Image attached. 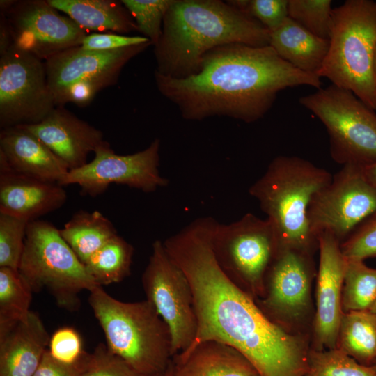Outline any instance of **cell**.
Listing matches in <instances>:
<instances>
[{
	"mask_svg": "<svg viewBox=\"0 0 376 376\" xmlns=\"http://www.w3.org/2000/svg\"><path fill=\"white\" fill-rule=\"evenodd\" d=\"M217 223L200 217L163 241L193 294L197 331L184 352L214 340L240 352L260 376H304L308 353L303 341L270 320L218 264L212 247Z\"/></svg>",
	"mask_w": 376,
	"mask_h": 376,
	"instance_id": "6da1fadb",
	"label": "cell"
},
{
	"mask_svg": "<svg viewBox=\"0 0 376 376\" xmlns=\"http://www.w3.org/2000/svg\"><path fill=\"white\" fill-rule=\"evenodd\" d=\"M154 77L159 93L188 120L226 116L255 122L271 109L281 91L322 86L320 77L295 68L271 46L240 43L208 52L194 75L176 79L155 72Z\"/></svg>",
	"mask_w": 376,
	"mask_h": 376,
	"instance_id": "7a4b0ae2",
	"label": "cell"
},
{
	"mask_svg": "<svg viewBox=\"0 0 376 376\" xmlns=\"http://www.w3.org/2000/svg\"><path fill=\"white\" fill-rule=\"evenodd\" d=\"M270 32L244 11L220 0H173L154 46L155 72L182 79L200 71L210 50L240 43L269 45Z\"/></svg>",
	"mask_w": 376,
	"mask_h": 376,
	"instance_id": "3957f363",
	"label": "cell"
},
{
	"mask_svg": "<svg viewBox=\"0 0 376 376\" xmlns=\"http://www.w3.org/2000/svg\"><path fill=\"white\" fill-rule=\"evenodd\" d=\"M332 175L311 162L295 156H279L249 189L267 219L272 224L280 245L312 252L318 247L308 209L315 195Z\"/></svg>",
	"mask_w": 376,
	"mask_h": 376,
	"instance_id": "277c9868",
	"label": "cell"
},
{
	"mask_svg": "<svg viewBox=\"0 0 376 376\" xmlns=\"http://www.w3.org/2000/svg\"><path fill=\"white\" fill-rule=\"evenodd\" d=\"M89 292L90 306L112 352L145 376L167 368L172 356L171 334L149 301H121L102 286Z\"/></svg>",
	"mask_w": 376,
	"mask_h": 376,
	"instance_id": "5b68a950",
	"label": "cell"
},
{
	"mask_svg": "<svg viewBox=\"0 0 376 376\" xmlns=\"http://www.w3.org/2000/svg\"><path fill=\"white\" fill-rule=\"evenodd\" d=\"M327 54L317 75L376 110V1L347 0L333 8Z\"/></svg>",
	"mask_w": 376,
	"mask_h": 376,
	"instance_id": "8992f818",
	"label": "cell"
},
{
	"mask_svg": "<svg viewBox=\"0 0 376 376\" xmlns=\"http://www.w3.org/2000/svg\"><path fill=\"white\" fill-rule=\"evenodd\" d=\"M18 272L33 292L47 290L57 305L70 311L80 306L78 295L97 286L85 265L52 223L28 224Z\"/></svg>",
	"mask_w": 376,
	"mask_h": 376,
	"instance_id": "52a82bcc",
	"label": "cell"
},
{
	"mask_svg": "<svg viewBox=\"0 0 376 376\" xmlns=\"http://www.w3.org/2000/svg\"><path fill=\"white\" fill-rule=\"evenodd\" d=\"M299 103L324 124L335 162L361 167L376 163V113L352 92L331 84Z\"/></svg>",
	"mask_w": 376,
	"mask_h": 376,
	"instance_id": "ba28073f",
	"label": "cell"
},
{
	"mask_svg": "<svg viewBox=\"0 0 376 376\" xmlns=\"http://www.w3.org/2000/svg\"><path fill=\"white\" fill-rule=\"evenodd\" d=\"M280 243L272 224L246 213L218 224L212 237L217 261L227 276L252 297L265 295V278Z\"/></svg>",
	"mask_w": 376,
	"mask_h": 376,
	"instance_id": "9c48e42d",
	"label": "cell"
},
{
	"mask_svg": "<svg viewBox=\"0 0 376 376\" xmlns=\"http://www.w3.org/2000/svg\"><path fill=\"white\" fill-rule=\"evenodd\" d=\"M141 282L146 299L169 327L172 356L185 351L193 343L197 331L193 294L186 275L161 240L152 244Z\"/></svg>",
	"mask_w": 376,
	"mask_h": 376,
	"instance_id": "30bf717a",
	"label": "cell"
},
{
	"mask_svg": "<svg viewBox=\"0 0 376 376\" xmlns=\"http://www.w3.org/2000/svg\"><path fill=\"white\" fill-rule=\"evenodd\" d=\"M45 62L15 45L0 55V127L37 124L55 109Z\"/></svg>",
	"mask_w": 376,
	"mask_h": 376,
	"instance_id": "8fae6325",
	"label": "cell"
},
{
	"mask_svg": "<svg viewBox=\"0 0 376 376\" xmlns=\"http://www.w3.org/2000/svg\"><path fill=\"white\" fill-rule=\"evenodd\" d=\"M376 212V189L363 167L344 165L313 197L308 209L311 231L318 240L327 232L340 243Z\"/></svg>",
	"mask_w": 376,
	"mask_h": 376,
	"instance_id": "7c38bea8",
	"label": "cell"
},
{
	"mask_svg": "<svg viewBox=\"0 0 376 376\" xmlns=\"http://www.w3.org/2000/svg\"><path fill=\"white\" fill-rule=\"evenodd\" d=\"M160 145V140L155 139L144 150L123 155L106 141L95 150L92 161L70 170L59 185H77L81 194L91 197L103 194L112 184L154 192L169 184L159 170Z\"/></svg>",
	"mask_w": 376,
	"mask_h": 376,
	"instance_id": "4fadbf2b",
	"label": "cell"
},
{
	"mask_svg": "<svg viewBox=\"0 0 376 376\" xmlns=\"http://www.w3.org/2000/svg\"><path fill=\"white\" fill-rule=\"evenodd\" d=\"M5 14L14 45L46 61L68 49L80 46L87 32L47 1L23 0Z\"/></svg>",
	"mask_w": 376,
	"mask_h": 376,
	"instance_id": "5bb4252c",
	"label": "cell"
},
{
	"mask_svg": "<svg viewBox=\"0 0 376 376\" xmlns=\"http://www.w3.org/2000/svg\"><path fill=\"white\" fill-rule=\"evenodd\" d=\"M311 252L280 245L265 278V292L257 304L272 321L299 319L310 301Z\"/></svg>",
	"mask_w": 376,
	"mask_h": 376,
	"instance_id": "9a60e30c",
	"label": "cell"
},
{
	"mask_svg": "<svg viewBox=\"0 0 376 376\" xmlns=\"http://www.w3.org/2000/svg\"><path fill=\"white\" fill-rule=\"evenodd\" d=\"M152 45L151 42L113 50H88L75 47L45 61L48 86L56 104L78 82H92L103 88L114 85L123 68Z\"/></svg>",
	"mask_w": 376,
	"mask_h": 376,
	"instance_id": "2e32d148",
	"label": "cell"
},
{
	"mask_svg": "<svg viewBox=\"0 0 376 376\" xmlns=\"http://www.w3.org/2000/svg\"><path fill=\"white\" fill-rule=\"evenodd\" d=\"M320 251L314 334L319 350L337 346L342 315V292L346 267L340 242L327 232L318 235Z\"/></svg>",
	"mask_w": 376,
	"mask_h": 376,
	"instance_id": "e0dca14e",
	"label": "cell"
},
{
	"mask_svg": "<svg viewBox=\"0 0 376 376\" xmlns=\"http://www.w3.org/2000/svg\"><path fill=\"white\" fill-rule=\"evenodd\" d=\"M22 126L44 143L69 170L85 165L88 155L106 142L101 130L64 107H56L39 123Z\"/></svg>",
	"mask_w": 376,
	"mask_h": 376,
	"instance_id": "ac0fdd59",
	"label": "cell"
},
{
	"mask_svg": "<svg viewBox=\"0 0 376 376\" xmlns=\"http://www.w3.org/2000/svg\"><path fill=\"white\" fill-rule=\"evenodd\" d=\"M66 201L63 186L19 173L0 157V213L30 222L61 208Z\"/></svg>",
	"mask_w": 376,
	"mask_h": 376,
	"instance_id": "d6986e66",
	"label": "cell"
},
{
	"mask_svg": "<svg viewBox=\"0 0 376 376\" xmlns=\"http://www.w3.org/2000/svg\"><path fill=\"white\" fill-rule=\"evenodd\" d=\"M0 157L14 171L47 182L60 184L70 171L44 143L22 125L1 130Z\"/></svg>",
	"mask_w": 376,
	"mask_h": 376,
	"instance_id": "ffe728a7",
	"label": "cell"
},
{
	"mask_svg": "<svg viewBox=\"0 0 376 376\" xmlns=\"http://www.w3.org/2000/svg\"><path fill=\"white\" fill-rule=\"evenodd\" d=\"M49 339L39 315L31 311L24 320L0 334V376H33Z\"/></svg>",
	"mask_w": 376,
	"mask_h": 376,
	"instance_id": "44dd1931",
	"label": "cell"
},
{
	"mask_svg": "<svg viewBox=\"0 0 376 376\" xmlns=\"http://www.w3.org/2000/svg\"><path fill=\"white\" fill-rule=\"evenodd\" d=\"M175 356L173 376H260L240 352L214 340L204 341Z\"/></svg>",
	"mask_w": 376,
	"mask_h": 376,
	"instance_id": "7402d4cb",
	"label": "cell"
},
{
	"mask_svg": "<svg viewBox=\"0 0 376 376\" xmlns=\"http://www.w3.org/2000/svg\"><path fill=\"white\" fill-rule=\"evenodd\" d=\"M269 45L295 68L317 75L327 54L329 41L316 36L288 17L270 32Z\"/></svg>",
	"mask_w": 376,
	"mask_h": 376,
	"instance_id": "603a6c76",
	"label": "cell"
},
{
	"mask_svg": "<svg viewBox=\"0 0 376 376\" xmlns=\"http://www.w3.org/2000/svg\"><path fill=\"white\" fill-rule=\"evenodd\" d=\"M85 31L128 33L139 28L123 3L113 0H47Z\"/></svg>",
	"mask_w": 376,
	"mask_h": 376,
	"instance_id": "cb8c5ba5",
	"label": "cell"
},
{
	"mask_svg": "<svg viewBox=\"0 0 376 376\" xmlns=\"http://www.w3.org/2000/svg\"><path fill=\"white\" fill-rule=\"evenodd\" d=\"M60 233L84 265L118 234L111 221L100 211L84 210L76 212L60 229Z\"/></svg>",
	"mask_w": 376,
	"mask_h": 376,
	"instance_id": "d4e9b609",
	"label": "cell"
},
{
	"mask_svg": "<svg viewBox=\"0 0 376 376\" xmlns=\"http://www.w3.org/2000/svg\"><path fill=\"white\" fill-rule=\"evenodd\" d=\"M336 347L359 363L372 366L376 361V313L343 312Z\"/></svg>",
	"mask_w": 376,
	"mask_h": 376,
	"instance_id": "484cf974",
	"label": "cell"
},
{
	"mask_svg": "<svg viewBox=\"0 0 376 376\" xmlns=\"http://www.w3.org/2000/svg\"><path fill=\"white\" fill-rule=\"evenodd\" d=\"M134 247L118 234L84 265L97 285L119 283L130 274Z\"/></svg>",
	"mask_w": 376,
	"mask_h": 376,
	"instance_id": "4316f807",
	"label": "cell"
},
{
	"mask_svg": "<svg viewBox=\"0 0 376 376\" xmlns=\"http://www.w3.org/2000/svg\"><path fill=\"white\" fill-rule=\"evenodd\" d=\"M33 292L17 269L0 267V334L28 316Z\"/></svg>",
	"mask_w": 376,
	"mask_h": 376,
	"instance_id": "83f0119b",
	"label": "cell"
},
{
	"mask_svg": "<svg viewBox=\"0 0 376 376\" xmlns=\"http://www.w3.org/2000/svg\"><path fill=\"white\" fill-rule=\"evenodd\" d=\"M342 292L343 312L370 311L376 302V269L347 259Z\"/></svg>",
	"mask_w": 376,
	"mask_h": 376,
	"instance_id": "f1b7e54d",
	"label": "cell"
},
{
	"mask_svg": "<svg viewBox=\"0 0 376 376\" xmlns=\"http://www.w3.org/2000/svg\"><path fill=\"white\" fill-rule=\"evenodd\" d=\"M304 376H376V370L336 347L310 351Z\"/></svg>",
	"mask_w": 376,
	"mask_h": 376,
	"instance_id": "f546056e",
	"label": "cell"
},
{
	"mask_svg": "<svg viewBox=\"0 0 376 376\" xmlns=\"http://www.w3.org/2000/svg\"><path fill=\"white\" fill-rule=\"evenodd\" d=\"M288 17L321 38L329 40L331 26V0H288Z\"/></svg>",
	"mask_w": 376,
	"mask_h": 376,
	"instance_id": "4dcf8cb0",
	"label": "cell"
},
{
	"mask_svg": "<svg viewBox=\"0 0 376 376\" xmlns=\"http://www.w3.org/2000/svg\"><path fill=\"white\" fill-rule=\"evenodd\" d=\"M121 2L134 19L139 31L152 45H156L162 35L165 15L173 0H123Z\"/></svg>",
	"mask_w": 376,
	"mask_h": 376,
	"instance_id": "1f68e13d",
	"label": "cell"
},
{
	"mask_svg": "<svg viewBox=\"0 0 376 376\" xmlns=\"http://www.w3.org/2000/svg\"><path fill=\"white\" fill-rule=\"evenodd\" d=\"M29 223L0 213V267L18 269Z\"/></svg>",
	"mask_w": 376,
	"mask_h": 376,
	"instance_id": "d6a6232c",
	"label": "cell"
},
{
	"mask_svg": "<svg viewBox=\"0 0 376 376\" xmlns=\"http://www.w3.org/2000/svg\"><path fill=\"white\" fill-rule=\"evenodd\" d=\"M81 376L145 375L112 352L107 345L100 343L91 354H86Z\"/></svg>",
	"mask_w": 376,
	"mask_h": 376,
	"instance_id": "836d02e7",
	"label": "cell"
},
{
	"mask_svg": "<svg viewBox=\"0 0 376 376\" xmlns=\"http://www.w3.org/2000/svg\"><path fill=\"white\" fill-rule=\"evenodd\" d=\"M228 3L256 19L269 32L288 17V0H235Z\"/></svg>",
	"mask_w": 376,
	"mask_h": 376,
	"instance_id": "e575fe53",
	"label": "cell"
},
{
	"mask_svg": "<svg viewBox=\"0 0 376 376\" xmlns=\"http://www.w3.org/2000/svg\"><path fill=\"white\" fill-rule=\"evenodd\" d=\"M340 249L347 259L376 257V212L340 243Z\"/></svg>",
	"mask_w": 376,
	"mask_h": 376,
	"instance_id": "d590c367",
	"label": "cell"
},
{
	"mask_svg": "<svg viewBox=\"0 0 376 376\" xmlns=\"http://www.w3.org/2000/svg\"><path fill=\"white\" fill-rule=\"evenodd\" d=\"M47 350L54 359L65 364L77 363L86 352L80 334L71 327L56 329L50 336Z\"/></svg>",
	"mask_w": 376,
	"mask_h": 376,
	"instance_id": "8d00e7d4",
	"label": "cell"
},
{
	"mask_svg": "<svg viewBox=\"0 0 376 376\" xmlns=\"http://www.w3.org/2000/svg\"><path fill=\"white\" fill-rule=\"evenodd\" d=\"M150 42L144 36H128L116 33L87 34L81 47L88 50H113Z\"/></svg>",
	"mask_w": 376,
	"mask_h": 376,
	"instance_id": "74e56055",
	"label": "cell"
},
{
	"mask_svg": "<svg viewBox=\"0 0 376 376\" xmlns=\"http://www.w3.org/2000/svg\"><path fill=\"white\" fill-rule=\"evenodd\" d=\"M86 354L75 364H65L54 359L47 350L33 376H81Z\"/></svg>",
	"mask_w": 376,
	"mask_h": 376,
	"instance_id": "f35d334b",
	"label": "cell"
},
{
	"mask_svg": "<svg viewBox=\"0 0 376 376\" xmlns=\"http://www.w3.org/2000/svg\"><path fill=\"white\" fill-rule=\"evenodd\" d=\"M14 45L10 29L4 13L0 14V55Z\"/></svg>",
	"mask_w": 376,
	"mask_h": 376,
	"instance_id": "ab89813d",
	"label": "cell"
},
{
	"mask_svg": "<svg viewBox=\"0 0 376 376\" xmlns=\"http://www.w3.org/2000/svg\"><path fill=\"white\" fill-rule=\"evenodd\" d=\"M363 171L368 181L376 189V163L363 167Z\"/></svg>",
	"mask_w": 376,
	"mask_h": 376,
	"instance_id": "60d3db41",
	"label": "cell"
},
{
	"mask_svg": "<svg viewBox=\"0 0 376 376\" xmlns=\"http://www.w3.org/2000/svg\"><path fill=\"white\" fill-rule=\"evenodd\" d=\"M152 376H173V368L168 366L165 370Z\"/></svg>",
	"mask_w": 376,
	"mask_h": 376,
	"instance_id": "b9f144b4",
	"label": "cell"
},
{
	"mask_svg": "<svg viewBox=\"0 0 376 376\" xmlns=\"http://www.w3.org/2000/svg\"><path fill=\"white\" fill-rule=\"evenodd\" d=\"M374 72L376 77V48L375 52V56H374Z\"/></svg>",
	"mask_w": 376,
	"mask_h": 376,
	"instance_id": "7bdbcfd3",
	"label": "cell"
},
{
	"mask_svg": "<svg viewBox=\"0 0 376 376\" xmlns=\"http://www.w3.org/2000/svg\"><path fill=\"white\" fill-rule=\"evenodd\" d=\"M372 312L376 313V302L370 310Z\"/></svg>",
	"mask_w": 376,
	"mask_h": 376,
	"instance_id": "ee69618b",
	"label": "cell"
},
{
	"mask_svg": "<svg viewBox=\"0 0 376 376\" xmlns=\"http://www.w3.org/2000/svg\"><path fill=\"white\" fill-rule=\"evenodd\" d=\"M370 366L373 367V368L376 370V361H375V363H374L372 366Z\"/></svg>",
	"mask_w": 376,
	"mask_h": 376,
	"instance_id": "f6af8a7d",
	"label": "cell"
}]
</instances>
